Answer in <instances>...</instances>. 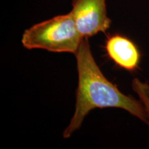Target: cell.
<instances>
[{
    "mask_svg": "<svg viewBox=\"0 0 149 149\" xmlns=\"http://www.w3.org/2000/svg\"><path fill=\"white\" fill-rule=\"evenodd\" d=\"M88 40L83 39L74 54L78 71L75 111L63 137H70L81 126L89 112L97 108L122 109L148 124L147 113L141 101L124 95L105 77L93 57Z\"/></svg>",
    "mask_w": 149,
    "mask_h": 149,
    "instance_id": "1",
    "label": "cell"
},
{
    "mask_svg": "<svg viewBox=\"0 0 149 149\" xmlns=\"http://www.w3.org/2000/svg\"><path fill=\"white\" fill-rule=\"evenodd\" d=\"M83 39L70 12L26 29L22 35V43L28 49L40 48L54 53L75 54Z\"/></svg>",
    "mask_w": 149,
    "mask_h": 149,
    "instance_id": "2",
    "label": "cell"
},
{
    "mask_svg": "<svg viewBox=\"0 0 149 149\" xmlns=\"http://www.w3.org/2000/svg\"><path fill=\"white\" fill-rule=\"evenodd\" d=\"M70 13L84 38L105 33L111 26L106 0H72Z\"/></svg>",
    "mask_w": 149,
    "mask_h": 149,
    "instance_id": "3",
    "label": "cell"
},
{
    "mask_svg": "<svg viewBox=\"0 0 149 149\" xmlns=\"http://www.w3.org/2000/svg\"><path fill=\"white\" fill-rule=\"evenodd\" d=\"M105 49L110 59L115 64L128 71L138 68L141 54L137 46L128 37L113 35L107 38Z\"/></svg>",
    "mask_w": 149,
    "mask_h": 149,
    "instance_id": "4",
    "label": "cell"
},
{
    "mask_svg": "<svg viewBox=\"0 0 149 149\" xmlns=\"http://www.w3.org/2000/svg\"><path fill=\"white\" fill-rule=\"evenodd\" d=\"M132 87L144 105L148 116L149 125V84L148 83L142 82L139 79L135 78L133 80Z\"/></svg>",
    "mask_w": 149,
    "mask_h": 149,
    "instance_id": "5",
    "label": "cell"
}]
</instances>
